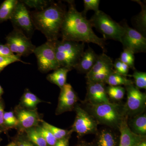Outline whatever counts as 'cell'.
Listing matches in <instances>:
<instances>
[{
	"label": "cell",
	"instance_id": "25",
	"mask_svg": "<svg viewBox=\"0 0 146 146\" xmlns=\"http://www.w3.org/2000/svg\"><path fill=\"white\" fill-rule=\"evenodd\" d=\"M24 133L29 140L35 146H48L43 136L36 130V127L27 129Z\"/></svg>",
	"mask_w": 146,
	"mask_h": 146
},
{
	"label": "cell",
	"instance_id": "9",
	"mask_svg": "<svg viewBox=\"0 0 146 146\" xmlns=\"http://www.w3.org/2000/svg\"><path fill=\"white\" fill-rule=\"evenodd\" d=\"M75 119L71 130L77 133L79 137L97 133L98 123L91 115L78 105L74 108Z\"/></svg>",
	"mask_w": 146,
	"mask_h": 146
},
{
	"label": "cell",
	"instance_id": "19",
	"mask_svg": "<svg viewBox=\"0 0 146 146\" xmlns=\"http://www.w3.org/2000/svg\"><path fill=\"white\" fill-rule=\"evenodd\" d=\"M128 123V125L131 131L142 136H146V115L143 113L132 117V119Z\"/></svg>",
	"mask_w": 146,
	"mask_h": 146
},
{
	"label": "cell",
	"instance_id": "42",
	"mask_svg": "<svg viewBox=\"0 0 146 146\" xmlns=\"http://www.w3.org/2000/svg\"><path fill=\"white\" fill-rule=\"evenodd\" d=\"M5 146H17L16 143L14 141H12L7 145Z\"/></svg>",
	"mask_w": 146,
	"mask_h": 146
},
{
	"label": "cell",
	"instance_id": "31",
	"mask_svg": "<svg viewBox=\"0 0 146 146\" xmlns=\"http://www.w3.org/2000/svg\"><path fill=\"white\" fill-rule=\"evenodd\" d=\"M132 77L135 81L136 86L138 89H146V73L134 70Z\"/></svg>",
	"mask_w": 146,
	"mask_h": 146
},
{
	"label": "cell",
	"instance_id": "43",
	"mask_svg": "<svg viewBox=\"0 0 146 146\" xmlns=\"http://www.w3.org/2000/svg\"><path fill=\"white\" fill-rule=\"evenodd\" d=\"M4 93V91L3 89L1 86L0 85V98H2V96L3 94Z\"/></svg>",
	"mask_w": 146,
	"mask_h": 146
},
{
	"label": "cell",
	"instance_id": "26",
	"mask_svg": "<svg viewBox=\"0 0 146 146\" xmlns=\"http://www.w3.org/2000/svg\"><path fill=\"white\" fill-rule=\"evenodd\" d=\"M106 91L108 96L115 101L122 100L126 92L125 88L121 86H109L106 87Z\"/></svg>",
	"mask_w": 146,
	"mask_h": 146
},
{
	"label": "cell",
	"instance_id": "12",
	"mask_svg": "<svg viewBox=\"0 0 146 146\" xmlns=\"http://www.w3.org/2000/svg\"><path fill=\"white\" fill-rule=\"evenodd\" d=\"M18 121V133H24L27 129L36 127L40 125L42 120L37 109L29 110L22 107L19 104L13 110Z\"/></svg>",
	"mask_w": 146,
	"mask_h": 146
},
{
	"label": "cell",
	"instance_id": "8",
	"mask_svg": "<svg viewBox=\"0 0 146 146\" xmlns=\"http://www.w3.org/2000/svg\"><path fill=\"white\" fill-rule=\"evenodd\" d=\"M5 39L6 44L11 51L21 57H26L33 53L36 48L32 43L30 38L23 33L15 29L6 36Z\"/></svg>",
	"mask_w": 146,
	"mask_h": 146
},
{
	"label": "cell",
	"instance_id": "33",
	"mask_svg": "<svg viewBox=\"0 0 146 146\" xmlns=\"http://www.w3.org/2000/svg\"><path fill=\"white\" fill-rule=\"evenodd\" d=\"M113 68L115 72L125 77L129 76L128 73L129 71V67L125 63H123L119 58L116 59L113 63Z\"/></svg>",
	"mask_w": 146,
	"mask_h": 146
},
{
	"label": "cell",
	"instance_id": "28",
	"mask_svg": "<svg viewBox=\"0 0 146 146\" xmlns=\"http://www.w3.org/2000/svg\"><path fill=\"white\" fill-rule=\"evenodd\" d=\"M26 6L34 8L36 11L45 9L50 5L52 1L46 0H23L21 1Z\"/></svg>",
	"mask_w": 146,
	"mask_h": 146
},
{
	"label": "cell",
	"instance_id": "10",
	"mask_svg": "<svg viewBox=\"0 0 146 146\" xmlns=\"http://www.w3.org/2000/svg\"><path fill=\"white\" fill-rule=\"evenodd\" d=\"M10 20L13 29L23 33L29 38L34 33L35 29L30 12L28 10L26 6L21 1H18Z\"/></svg>",
	"mask_w": 146,
	"mask_h": 146
},
{
	"label": "cell",
	"instance_id": "29",
	"mask_svg": "<svg viewBox=\"0 0 146 146\" xmlns=\"http://www.w3.org/2000/svg\"><path fill=\"white\" fill-rule=\"evenodd\" d=\"M35 127L36 130L45 139L48 146H54L57 143L58 141L52 133L46 129L42 127L41 125Z\"/></svg>",
	"mask_w": 146,
	"mask_h": 146
},
{
	"label": "cell",
	"instance_id": "22",
	"mask_svg": "<svg viewBox=\"0 0 146 146\" xmlns=\"http://www.w3.org/2000/svg\"><path fill=\"white\" fill-rule=\"evenodd\" d=\"M18 0H5L0 5V24L10 20L18 2Z\"/></svg>",
	"mask_w": 146,
	"mask_h": 146
},
{
	"label": "cell",
	"instance_id": "13",
	"mask_svg": "<svg viewBox=\"0 0 146 146\" xmlns=\"http://www.w3.org/2000/svg\"><path fill=\"white\" fill-rule=\"evenodd\" d=\"M78 100L72 86L70 84L66 83L60 89L56 115H60L65 112L72 111Z\"/></svg>",
	"mask_w": 146,
	"mask_h": 146
},
{
	"label": "cell",
	"instance_id": "39",
	"mask_svg": "<svg viewBox=\"0 0 146 146\" xmlns=\"http://www.w3.org/2000/svg\"><path fill=\"white\" fill-rule=\"evenodd\" d=\"M70 137L64 138L58 141L57 143L54 146H70L69 140Z\"/></svg>",
	"mask_w": 146,
	"mask_h": 146
},
{
	"label": "cell",
	"instance_id": "40",
	"mask_svg": "<svg viewBox=\"0 0 146 146\" xmlns=\"http://www.w3.org/2000/svg\"><path fill=\"white\" fill-rule=\"evenodd\" d=\"M75 146H94V144L92 143H87L85 141H81Z\"/></svg>",
	"mask_w": 146,
	"mask_h": 146
},
{
	"label": "cell",
	"instance_id": "34",
	"mask_svg": "<svg viewBox=\"0 0 146 146\" xmlns=\"http://www.w3.org/2000/svg\"><path fill=\"white\" fill-rule=\"evenodd\" d=\"M17 146H35L29 140L25 133H18L12 138Z\"/></svg>",
	"mask_w": 146,
	"mask_h": 146
},
{
	"label": "cell",
	"instance_id": "38",
	"mask_svg": "<svg viewBox=\"0 0 146 146\" xmlns=\"http://www.w3.org/2000/svg\"><path fill=\"white\" fill-rule=\"evenodd\" d=\"M5 105L4 101L2 98H0V130L5 134H7L8 131L6 129L4 124V115Z\"/></svg>",
	"mask_w": 146,
	"mask_h": 146
},
{
	"label": "cell",
	"instance_id": "5",
	"mask_svg": "<svg viewBox=\"0 0 146 146\" xmlns=\"http://www.w3.org/2000/svg\"><path fill=\"white\" fill-rule=\"evenodd\" d=\"M89 21L92 27H95L103 35L104 39L121 42L124 33L123 27L103 11L99 10L95 12Z\"/></svg>",
	"mask_w": 146,
	"mask_h": 146
},
{
	"label": "cell",
	"instance_id": "32",
	"mask_svg": "<svg viewBox=\"0 0 146 146\" xmlns=\"http://www.w3.org/2000/svg\"><path fill=\"white\" fill-rule=\"evenodd\" d=\"M136 1L140 4L142 7V11L136 18V23L138 22L137 23V26L139 30L142 31L144 33L145 31V32H146V7L140 1Z\"/></svg>",
	"mask_w": 146,
	"mask_h": 146
},
{
	"label": "cell",
	"instance_id": "36",
	"mask_svg": "<svg viewBox=\"0 0 146 146\" xmlns=\"http://www.w3.org/2000/svg\"><path fill=\"white\" fill-rule=\"evenodd\" d=\"M21 61L22 63L28 64L27 63L23 62L21 59H17L13 58L5 57V56H0V72L7 67L8 65H10L16 62Z\"/></svg>",
	"mask_w": 146,
	"mask_h": 146
},
{
	"label": "cell",
	"instance_id": "14",
	"mask_svg": "<svg viewBox=\"0 0 146 146\" xmlns=\"http://www.w3.org/2000/svg\"><path fill=\"white\" fill-rule=\"evenodd\" d=\"M86 84V103L100 104L110 102L106 94L105 83L87 81Z\"/></svg>",
	"mask_w": 146,
	"mask_h": 146
},
{
	"label": "cell",
	"instance_id": "44",
	"mask_svg": "<svg viewBox=\"0 0 146 146\" xmlns=\"http://www.w3.org/2000/svg\"><path fill=\"white\" fill-rule=\"evenodd\" d=\"M2 132V131H1L0 130V134H1V133ZM2 141V138H1V136H0V143H1V142Z\"/></svg>",
	"mask_w": 146,
	"mask_h": 146
},
{
	"label": "cell",
	"instance_id": "35",
	"mask_svg": "<svg viewBox=\"0 0 146 146\" xmlns=\"http://www.w3.org/2000/svg\"><path fill=\"white\" fill-rule=\"evenodd\" d=\"M84 9L82 13L86 16V12L89 10H94L95 12L99 11L100 0H84Z\"/></svg>",
	"mask_w": 146,
	"mask_h": 146
},
{
	"label": "cell",
	"instance_id": "18",
	"mask_svg": "<svg viewBox=\"0 0 146 146\" xmlns=\"http://www.w3.org/2000/svg\"><path fill=\"white\" fill-rule=\"evenodd\" d=\"M119 141L115 133L104 129L98 133L94 146H119Z\"/></svg>",
	"mask_w": 146,
	"mask_h": 146
},
{
	"label": "cell",
	"instance_id": "24",
	"mask_svg": "<svg viewBox=\"0 0 146 146\" xmlns=\"http://www.w3.org/2000/svg\"><path fill=\"white\" fill-rule=\"evenodd\" d=\"M105 83L108 84L109 86H121V85L126 86L133 84L132 80L115 72V71L110 75Z\"/></svg>",
	"mask_w": 146,
	"mask_h": 146
},
{
	"label": "cell",
	"instance_id": "4",
	"mask_svg": "<svg viewBox=\"0 0 146 146\" xmlns=\"http://www.w3.org/2000/svg\"><path fill=\"white\" fill-rule=\"evenodd\" d=\"M56 56L60 67L72 70L78 64L84 52V43L58 40L54 42Z\"/></svg>",
	"mask_w": 146,
	"mask_h": 146
},
{
	"label": "cell",
	"instance_id": "23",
	"mask_svg": "<svg viewBox=\"0 0 146 146\" xmlns=\"http://www.w3.org/2000/svg\"><path fill=\"white\" fill-rule=\"evenodd\" d=\"M41 125L42 127L46 129L52 133L57 141L70 137L71 134L73 133L71 129L70 130H65L56 127L54 126L45 121L43 119L41 121Z\"/></svg>",
	"mask_w": 146,
	"mask_h": 146
},
{
	"label": "cell",
	"instance_id": "7",
	"mask_svg": "<svg viewBox=\"0 0 146 146\" xmlns=\"http://www.w3.org/2000/svg\"><path fill=\"white\" fill-rule=\"evenodd\" d=\"M125 89L127 96L126 102L123 106L125 116L132 117L143 113L146 108V94L133 84L125 86Z\"/></svg>",
	"mask_w": 146,
	"mask_h": 146
},
{
	"label": "cell",
	"instance_id": "20",
	"mask_svg": "<svg viewBox=\"0 0 146 146\" xmlns=\"http://www.w3.org/2000/svg\"><path fill=\"white\" fill-rule=\"evenodd\" d=\"M71 70L68 68L60 67L55 70L53 72L49 74L47 76V80L61 89L67 83V75L68 73Z\"/></svg>",
	"mask_w": 146,
	"mask_h": 146
},
{
	"label": "cell",
	"instance_id": "2",
	"mask_svg": "<svg viewBox=\"0 0 146 146\" xmlns=\"http://www.w3.org/2000/svg\"><path fill=\"white\" fill-rule=\"evenodd\" d=\"M66 11L61 3L52 1L45 9L34 11L30 14L35 29L45 35L47 41L54 42L58 40L60 36Z\"/></svg>",
	"mask_w": 146,
	"mask_h": 146
},
{
	"label": "cell",
	"instance_id": "6",
	"mask_svg": "<svg viewBox=\"0 0 146 146\" xmlns=\"http://www.w3.org/2000/svg\"><path fill=\"white\" fill-rule=\"evenodd\" d=\"M33 53L37 59L38 70L43 73L60 68L56 56L54 42L47 41L35 48Z\"/></svg>",
	"mask_w": 146,
	"mask_h": 146
},
{
	"label": "cell",
	"instance_id": "21",
	"mask_svg": "<svg viewBox=\"0 0 146 146\" xmlns=\"http://www.w3.org/2000/svg\"><path fill=\"white\" fill-rule=\"evenodd\" d=\"M44 102L28 89H25L21 97L19 105L22 107L29 110L37 109V105Z\"/></svg>",
	"mask_w": 146,
	"mask_h": 146
},
{
	"label": "cell",
	"instance_id": "16",
	"mask_svg": "<svg viewBox=\"0 0 146 146\" xmlns=\"http://www.w3.org/2000/svg\"><path fill=\"white\" fill-rule=\"evenodd\" d=\"M98 57V55L96 54L91 47L89 46L84 52L75 69L79 73L87 74L96 62Z\"/></svg>",
	"mask_w": 146,
	"mask_h": 146
},
{
	"label": "cell",
	"instance_id": "30",
	"mask_svg": "<svg viewBox=\"0 0 146 146\" xmlns=\"http://www.w3.org/2000/svg\"><path fill=\"white\" fill-rule=\"evenodd\" d=\"M119 59L123 63H125L129 68L135 70L134 67L135 57L134 54L127 50L124 49L120 55Z\"/></svg>",
	"mask_w": 146,
	"mask_h": 146
},
{
	"label": "cell",
	"instance_id": "11",
	"mask_svg": "<svg viewBox=\"0 0 146 146\" xmlns=\"http://www.w3.org/2000/svg\"><path fill=\"white\" fill-rule=\"evenodd\" d=\"M122 26L124 33L121 40L123 49L130 51L134 54L145 52L146 39L141 33L131 28L126 23Z\"/></svg>",
	"mask_w": 146,
	"mask_h": 146
},
{
	"label": "cell",
	"instance_id": "27",
	"mask_svg": "<svg viewBox=\"0 0 146 146\" xmlns=\"http://www.w3.org/2000/svg\"><path fill=\"white\" fill-rule=\"evenodd\" d=\"M4 124L6 130L15 129H16L18 125V121L13 110L5 112L4 115Z\"/></svg>",
	"mask_w": 146,
	"mask_h": 146
},
{
	"label": "cell",
	"instance_id": "1",
	"mask_svg": "<svg viewBox=\"0 0 146 146\" xmlns=\"http://www.w3.org/2000/svg\"><path fill=\"white\" fill-rule=\"evenodd\" d=\"M66 11L60 31L62 39L82 43H92L99 46L106 52V39L100 38L94 33L89 20L82 12L76 8L74 1H67Z\"/></svg>",
	"mask_w": 146,
	"mask_h": 146
},
{
	"label": "cell",
	"instance_id": "41",
	"mask_svg": "<svg viewBox=\"0 0 146 146\" xmlns=\"http://www.w3.org/2000/svg\"><path fill=\"white\" fill-rule=\"evenodd\" d=\"M136 146H146V139L141 141L139 143L137 144Z\"/></svg>",
	"mask_w": 146,
	"mask_h": 146
},
{
	"label": "cell",
	"instance_id": "15",
	"mask_svg": "<svg viewBox=\"0 0 146 146\" xmlns=\"http://www.w3.org/2000/svg\"><path fill=\"white\" fill-rule=\"evenodd\" d=\"M128 119L125 118L119 128L121 135L119 146H136L146 139V136L137 135L131 131L128 125Z\"/></svg>",
	"mask_w": 146,
	"mask_h": 146
},
{
	"label": "cell",
	"instance_id": "17",
	"mask_svg": "<svg viewBox=\"0 0 146 146\" xmlns=\"http://www.w3.org/2000/svg\"><path fill=\"white\" fill-rule=\"evenodd\" d=\"M114 71L112 59L104 53L98 55L96 62L91 70L86 74V78L88 79L96 74L108 71Z\"/></svg>",
	"mask_w": 146,
	"mask_h": 146
},
{
	"label": "cell",
	"instance_id": "37",
	"mask_svg": "<svg viewBox=\"0 0 146 146\" xmlns=\"http://www.w3.org/2000/svg\"><path fill=\"white\" fill-rule=\"evenodd\" d=\"M0 56L13 58L17 59H21V56L15 54L11 51L7 45L0 44Z\"/></svg>",
	"mask_w": 146,
	"mask_h": 146
},
{
	"label": "cell",
	"instance_id": "3",
	"mask_svg": "<svg viewBox=\"0 0 146 146\" xmlns=\"http://www.w3.org/2000/svg\"><path fill=\"white\" fill-rule=\"evenodd\" d=\"M88 112L99 124L108 126L112 128L119 129L121 123L126 116L123 106L115 103L86 105Z\"/></svg>",
	"mask_w": 146,
	"mask_h": 146
}]
</instances>
